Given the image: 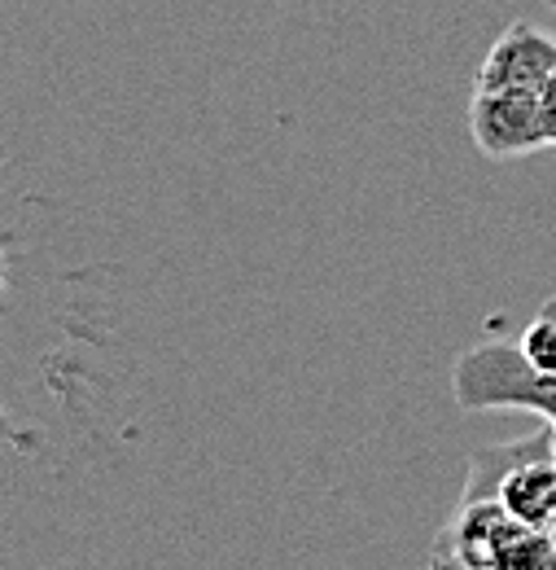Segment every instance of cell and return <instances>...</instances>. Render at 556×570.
I'll use <instances>...</instances> for the list:
<instances>
[{
	"label": "cell",
	"instance_id": "6da1fadb",
	"mask_svg": "<svg viewBox=\"0 0 556 570\" xmlns=\"http://www.w3.org/2000/svg\"><path fill=\"white\" fill-rule=\"evenodd\" d=\"M451 395L460 413H535L556 426V373L535 368L513 343H478L451 364Z\"/></svg>",
	"mask_w": 556,
	"mask_h": 570
},
{
	"label": "cell",
	"instance_id": "7a4b0ae2",
	"mask_svg": "<svg viewBox=\"0 0 556 570\" xmlns=\"http://www.w3.org/2000/svg\"><path fill=\"white\" fill-rule=\"evenodd\" d=\"M438 544L465 570H556L553 531L526 527L499 500H460Z\"/></svg>",
	"mask_w": 556,
	"mask_h": 570
},
{
	"label": "cell",
	"instance_id": "3957f363",
	"mask_svg": "<svg viewBox=\"0 0 556 570\" xmlns=\"http://www.w3.org/2000/svg\"><path fill=\"white\" fill-rule=\"evenodd\" d=\"M469 137L478 145V154H487L495 163L548 149L544 97L539 92H483V88H474Z\"/></svg>",
	"mask_w": 556,
	"mask_h": 570
},
{
	"label": "cell",
	"instance_id": "277c9868",
	"mask_svg": "<svg viewBox=\"0 0 556 570\" xmlns=\"http://www.w3.org/2000/svg\"><path fill=\"white\" fill-rule=\"evenodd\" d=\"M556 75V40L526 18H513L499 40L487 49L478 83L483 92H544V83Z\"/></svg>",
	"mask_w": 556,
	"mask_h": 570
},
{
	"label": "cell",
	"instance_id": "5b68a950",
	"mask_svg": "<svg viewBox=\"0 0 556 570\" xmlns=\"http://www.w3.org/2000/svg\"><path fill=\"white\" fill-rule=\"evenodd\" d=\"M495 500L522 518L526 527H539V531H553L556 527V448L544 456H530L526 465H517L504 483Z\"/></svg>",
	"mask_w": 556,
	"mask_h": 570
},
{
	"label": "cell",
	"instance_id": "8992f818",
	"mask_svg": "<svg viewBox=\"0 0 556 570\" xmlns=\"http://www.w3.org/2000/svg\"><path fill=\"white\" fill-rule=\"evenodd\" d=\"M556 448V430L544 422L535 434L526 439H513V443H495V448H478L474 461H469V474H465V488H460V500H495L499 483L526 465L530 456H544Z\"/></svg>",
	"mask_w": 556,
	"mask_h": 570
},
{
	"label": "cell",
	"instance_id": "52a82bcc",
	"mask_svg": "<svg viewBox=\"0 0 556 570\" xmlns=\"http://www.w3.org/2000/svg\"><path fill=\"white\" fill-rule=\"evenodd\" d=\"M517 347L526 352V360L544 373H556V298L526 325V334L517 338Z\"/></svg>",
	"mask_w": 556,
	"mask_h": 570
},
{
	"label": "cell",
	"instance_id": "ba28073f",
	"mask_svg": "<svg viewBox=\"0 0 556 570\" xmlns=\"http://www.w3.org/2000/svg\"><path fill=\"white\" fill-rule=\"evenodd\" d=\"M544 132H548V145H556V75L544 83Z\"/></svg>",
	"mask_w": 556,
	"mask_h": 570
},
{
	"label": "cell",
	"instance_id": "9c48e42d",
	"mask_svg": "<svg viewBox=\"0 0 556 570\" xmlns=\"http://www.w3.org/2000/svg\"><path fill=\"white\" fill-rule=\"evenodd\" d=\"M548 4H553V9H556V0H548Z\"/></svg>",
	"mask_w": 556,
	"mask_h": 570
},
{
	"label": "cell",
	"instance_id": "30bf717a",
	"mask_svg": "<svg viewBox=\"0 0 556 570\" xmlns=\"http://www.w3.org/2000/svg\"><path fill=\"white\" fill-rule=\"evenodd\" d=\"M553 540H556V527H553Z\"/></svg>",
	"mask_w": 556,
	"mask_h": 570
},
{
	"label": "cell",
	"instance_id": "8fae6325",
	"mask_svg": "<svg viewBox=\"0 0 556 570\" xmlns=\"http://www.w3.org/2000/svg\"><path fill=\"white\" fill-rule=\"evenodd\" d=\"M553 430H556V426H553Z\"/></svg>",
	"mask_w": 556,
	"mask_h": 570
}]
</instances>
